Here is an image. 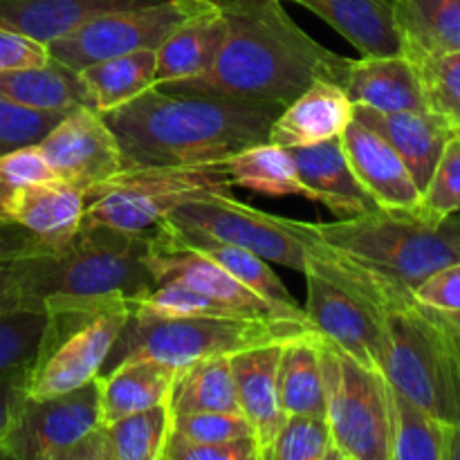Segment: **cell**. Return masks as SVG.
Instances as JSON below:
<instances>
[{
  "instance_id": "8992f818",
  "label": "cell",
  "mask_w": 460,
  "mask_h": 460,
  "mask_svg": "<svg viewBox=\"0 0 460 460\" xmlns=\"http://www.w3.org/2000/svg\"><path fill=\"white\" fill-rule=\"evenodd\" d=\"M305 331L314 328L279 317H151L130 308L102 373L130 359H153L178 371L202 359L279 344Z\"/></svg>"
},
{
  "instance_id": "4316f807",
  "label": "cell",
  "mask_w": 460,
  "mask_h": 460,
  "mask_svg": "<svg viewBox=\"0 0 460 460\" xmlns=\"http://www.w3.org/2000/svg\"><path fill=\"white\" fill-rule=\"evenodd\" d=\"M279 400L286 416L326 418V376L317 331H305L281 344Z\"/></svg>"
},
{
  "instance_id": "d590c367",
  "label": "cell",
  "mask_w": 460,
  "mask_h": 460,
  "mask_svg": "<svg viewBox=\"0 0 460 460\" xmlns=\"http://www.w3.org/2000/svg\"><path fill=\"white\" fill-rule=\"evenodd\" d=\"M427 108L460 133V49L413 61Z\"/></svg>"
},
{
  "instance_id": "9c48e42d",
  "label": "cell",
  "mask_w": 460,
  "mask_h": 460,
  "mask_svg": "<svg viewBox=\"0 0 460 460\" xmlns=\"http://www.w3.org/2000/svg\"><path fill=\"white\" fill-rule=\"evenodd\" d=\"M234 189L223 162L198 166H135L84 191L81 227L146 234L178 207Z\"/></svg>"
},
{
  "instance_id": "f546056e",
  "label": "cell",
  "mask_w": 460,
  "mask_h": 460,
  "mask_svg": "<svg viewBox=\"0 0 460 460\" xmlns=\"http://www.w3.org/2000/svg\"><path fill=\"white\" fill-rule=\"evenodd\" d=\"M157 49H137L90 63L79 70L85 106L97 112H111L139 94L155 88Z\"/></svg>"
},
{
  "instance_id": "d6986e66",
  "label": "cell",
  "mask_w": 460,
  "mask_h": 460,
  "mask_svg": "<svg viewBox=\"0 0 460 460\" xmlns=\"http://www.w3.org/2000/svg\"><path fill=\"white\" fill-rule=\"evenodd\" d=\"M290 153L301 182L308 187L310 200L332 211L337 220L377 209L376 202L359 187L346 160L341 137L310 144V146H290Z\"/></svg>"
},
{
  "instance_id": "60d3db41",
  "label": "cell",
  "mask_w": 460,
  "mask_h": 460,
  "mask_svg": "<svg viewBox=\"0 0 460 460\" xmlns=\"http://www.w3.org/2000/svg\"><path fill=\"white\" fill-rule=\"evenodd\" d=\"M61 115L63 112L31 111L0 99V155L13 148L39 144Z\"/></svg>"
},
{
  "instance_id": "83f0119b",
  "label": "cell",
  "mask_w": 460,
  "mask_h": 460,
  "mask_svg": "<svg viewBox=\"0 0 460 460\" xmlns=\"http://www.w3.org/2000/svg\"><path fill=\"white\" fill-rule=\"evenodd\" d=\"M394 21L411 61L460 49V0H394Z\"/></svg>"
},
{
  "instance_id": "277c9868",
  "label": "cell",
  "mask_w": 460,
  "mask_h": 460,
  "mask_svg": "<svg viewBox=\"0 0 460 460\" xmlns=\"http://www.w3.org/2000/svg\"><path fill=\"white\" fill-rule=\"evenodd\" d=\"M373 274L385 319V346L377 368L407 398L440 420L456 425L460 422V353L452 337L427 305L418 304L411 290L382 274Z\"/></svg>"
},
{
  "instance_id": "4dcf8cb0",
  "label": "cell",
  "mask_w": 460,
  "mask_h": 460,
  "mask_svg": "<svg viewBox=\"0 0 460 460\" xmlns=\"http://www.w3.org/2000/svg\"><path fill=\"white\" fill-rule=\"evenodd\" d=\"M223 166L234 187L268 198L310 200V191L296 173L290 148L281 146V144L268 142V139L252 144L223 160Z\"/></svg>"
},
{
  "instance_id": "ac0fdd59",
  "label": "cell",
  "mask_w": 460,
  "mask_h": 460,
  "mask_svg": "<svg viewBox=\"0 0 460 460\" xmlns=\"http://www.w3.org/2000/svg\"><path fill=\"white\" fill-rule=\"evenodd\" d=\"M353 121V102L335 81L319 79L283 106L272 121L268 142L281 146H310L341 137Z\"/></svg>"
},
{
  "instance_id": "7dc6e473",
  "label": "cell",
  "mask_w": 460,
  "mask_h": 460,
  "mask_svg": "<svg viewBox=\"0 0 460 460\" xmlns=\"http://www.w3.org/2000/svg\"><path fill=\"white\" fill-rule=\"evenodd\" d=\"M18 259L0 263V313L25 308L21 290V274H18Z\"/></svg>"
},
{
  "instance_id": "74e56055",
  "label": "cell",
  "mask_w": 460,
  "mask_h": 460,
  "mask_svg": "<svg viewBox=\"0 0 460 460\" xmlns=\"http://www.w3.org/2000/svg\"><path fill=\"white\" fill-rule=\"evenodd\" d=\"M45 310L18 308L0 313V376L27 368L45 328Z\"/></svg>"
},
{
  "instance_id": "b9f144b4",
  "label": "cell",
  "mask_w": 460,
  "mask_h": 460,
  "mask_svg": "<svg viewBox=\"0 0 460 460\" xmlns=\"http://www.w3.org/2000/svg\"><path fill=\"white\" fill-rule=\"evenodd\" d=\"M162 460H259V447L250 436L225 443H184L169 438Z\"/></svg>"
},
{
  "instance_id": "f35d334b",
  "label": "cell",
  "mask_w": 460,
  "mask_h": 460,
  "mask_svg": "<svg viewBox=\"0 0 460 460\" xmlns=\"http://www.w3.org/2000/svg\"><path fill=\"white\" fill-rule=\"evenodd\" d=\"M247 436L254 438V431L243 413L198 411L171 416L169 438L184 440V443H225Z\"/></svg>"
},
{
  "instance_id": "484cf974",
  "label": "cell",
  "mask_w": 460,
  "mask_h": 460,
  "mask_svg": "<svg viewBox=\"0 0 460 460\" xmlns=\"http://www.w3.org/2000/svg\"><path fill=\"white\" fill-rule=\"evenodd\" d=\"M153 0H0V27L49 45L99 13Z\"/></svg>"
},
{
  "instance_id": "4fadbf2b",
  "label": "cell",
  "mask_w": 460,
  "mask_h": 460,
  "mask_svg": "<svg viewBox=\"0 0 460 460\" xmlns=\"http://www.w3.org/2000/svg\"><path fill=\"white\" fill-rule=\"evenodd\" d=\"M99 425L97 377L52 398L22 395L0 443V454L9 460H67Z\"/></svg>"
},
{
  "instance_id": "2e32d148",
  "label": "cell",
  "mask_w": 460,
  "mask_h": 460,
  "mask_svg": "<svg viewBox=\"0 0 460 460\" xmlns=\"http://www.w3.org/2000/svg\"><path fill=\"white\" fill-rule=\"evenodd\" d=\"M281 344H263L241 350L229 358L236 382L241 413L254 431L259 460L265 458L274 436L283 425L281 400H279V355Z\"/></svg>"
},
{
  "instance_id": "ba28073f",
  "label": "cell",
  "mask_w": 460,
  "mask_h": 460,
  "mask_svg": "<svg viewBox=\"0 0 460 460\" xmlns=\"http://www.w3.org/2000/svg\"><path fill=\"white\" fill-rule=\"evenodd\" d=\"M133 301L93 299L45 305V328L25 371V395L52 398L67 394L102 373Z\"/></svg>"
},
{
  "instance_id": "7a4b0ae2",
  "label": "cell",
  "mask_w": 460,
  "mask_h": 460,
  "mask_svg": "<svg viewBox=\"0 0 460 460\" xmlns=\"http://www.w3.org/2000/svg\"><path fill=\"white\" fill-rule=\"evenodd\" d=\"M281 103L151 88L103 112L115 133L124 169L218 164L268 139Z\"/></svg>"
},
{
  "instance_id": "7c38bea8",
  "label": "cell",
  "mask_w": 460,
  "mask_h": 460,
  "mask_svg": "<svg viewBox=\"0 0 460 460\" xmlns=\"http://www.w3.org/2000/svg\"><path fill=\"white\" fill-rule=\"evenodd\" d=\"M211 4L214 0H153L112 9L52 40L48 52L57 63L79 72L103 58L157 49L175 27Z\"/></svg>"
},
{
  "instance_id": "1f68e13d",
  "label": "cell",
  "mask_w": 460,
  "mask_h": 460,
  "mask_svg": "<svg viewBox=\"0 0 460 460\" xmlns=\"http://www.w3.org/2000/svg\"><path fill=\"white\" fill-rule=\"evenodd\" d=\"M0 99L31 111L66 112L85 103L79 72L52 58L45 66L0 70Z\"/></svg>"
},
{
  "instance_id": "8d00e7d4",
  "label": "cell",
  "mask_w": 460,
  "mask_h": 460,
  "mask_svg": "<svg viewBox=\"0 0 460 460\" xmlns=\"http://www.w3.org/2000/svg\"><path fill=\"white\" fill-rule=\"evenodd\" d=\"M456 214H460V133L445 144L416 209V216L427 223H440Z\"/></svg>"
},
{
  "instance_id": "6da1fadb",
  "label": "cell",
  "mask_w": 460,
  "mask_h": 460,
  "mask_svg": "<svg viewBox=\"0 0 460 460\" xmlns=\"http://www.w3.org/2000/svg\"><path fill=\"white\" fill-rule=\"evenodd\" d=\"M216 3L227 22V31L214 66L202 76L162 90L223 94L286 106L319 79L341 85L350 58L305 34L283 9V0Z\"/></svg>"
},
{
  "instance_id": "ab89813d",
  "label": "cell",
  "mask_w": 460,
  "mask_h": 460,
  "mask_svg": "<svg viewBox=\"0 0 460 460\" xmlns=\"http://www.w3.org/2000/svg\"><path fill=\"white\" fill-rule=\"evenodd\" d=\"M52 175L39 144L3 153L0 155V220H7L12 200L25 184L48 180Z\"/></svg>"
},
{
  "instance_id": "8fae6325",
  "label": "cell",
  "mask_w": 460,
  "mask_h": 460,
  "mask_svg": "<svg viewBox=\"0 0 460 460\" xmlns=\"http://www.w3.org/2000/svg\"><path fill=\"white\" fill-rule=\"evenodd\" d=\"M166 223L187 234L243 247L268 263L283 265L299 274H304L310 247L322 241L317 223L265 214L236 200L232 191L187 202L178 207Z\"/></svg>"
},
{
  "instance_id": "cb8c5ba5",
  "label": "cell",
  "mask_w": 460,
  "mask_h": 460,
  "mask_svg": "<svg viewBox=\"0 0 460 460\" xmlns=\"http://www.w3.org/2000/svg\"><path fill=\"white\" fill-rule=\"evenodd\" d=\"M317 13L362 57L402 54L394 0H288Z\"/></svg>"
},
{
  "instance_id": "ee69618b",
  "label": "cell",
  "mask_w": 460,
  "mask_h": 460,
  "mask_svg": "<svg viewBox=\"0 0 460 460\" xmlns=\"http://www.w3.org/2000/svg\"><path fill=\"white\" fill-rule=\"evenodd\" d=\"M52 61L48 45L0 27V70L27 66H45Z\"/></svg>"
},
{
  "instance_id": "836d02e7",
  "label": "cell",
  "mask_w": 460,
  "mask_h": 460,
  "mask_svg": "<svg viewBox=\"0 0 460 460\" xmlns=\"http://www.w3.org/2000/svg\"><path fill=\"white\" fill-rule=\"evenodd\" d=\"M389 382V380H386ZM391 460H447L452 425L389 385Z\"/></svg>"
},
{
  "instance_id": "7402d4cb",
  "label": "cell",
  "mask_w": 460,
  "mask_h": 460,
  "mask_svg": "<svg viewBox=\"0 0 460 460\" xmlns=\"http://www.w3.org/2000/svg\"><path fill=\"white\" fill-rule=\"evenodd\" d=\"M227 22L218 3L175 27L164 43L157 48V72L155 88L182 84V81L202 76L211 66L223 45Z\"/></svg>"
},
{
  "instance_id": "d6a6232c",
  "label": "cell",
  "mask_w": 460,
  "mask_h": 460,
  "mask_svg": "<svg viewBox=\"0 0 460 460\" xmlns=\"http://www.w3.org/2000/svg\"><path fill=\"white\" fill-rule=\"evenodd\" d=\"M229 358L232 355H220L178 368L169 394L171 416L198 411L241 413Z\"/></svg>"
},
{
  "instance_id": "603a6c76",
  "label": "cell",
  "mask_w": 460,
  "mask_h": 460,
  "mask_svg": "<svg viewBox=\"0 0 460 460\" xmlns=\"http://www.w3.org/2000/svg\"><path fill=\"white\" fill-rule=\"evenodd\" d=\"M171 431L169 402L90 431L67 460H162Z\"/></svg>"
},
{
  "instance_id": "f6af8a7d",
  "label": "cell",
  "mask_w": 460,
  "mask_h": 460,
  "mask_svg": "<svg viewBox=\"0 0 460 460\" xmlns=\"http://www.w3.org/2000/svg\"><path fill=\"white\" fill-rule=\"evenodd\" d=\"M48 250L49 247L45 243H40L34 234L22 229L21 225L0 220V263L3 261L22 259V256L40 254V252Z\"/></svg>"
},
{
  "instance_id": "c3c4849f",
  "label": "cell",
  "mask_w": 460,
  "mask_h": 460,
  "mask_svg": "<svg viewBox=\"0 0 460 460\" xmlns=\"http://www.w3.org/2000/svg\"><path fill=\"white\" fill-rule=\"evenodd\" d=\"M431 314H434V317L438 319L440 326L447 331V335L452 337L454 346H456V350L460 353V310H454V313H440V310H431Z\"/></svg>"
},
{
  "instance_id": "52a82bcc",
  "label": "cell",
  "mask_w": 460,
  "mask_h": 460,
  "mask_svg": "<svg viewBox=\"0 0 460 460\" xmlns=\"http://www.w3.org/2000/svg\"><path fill=\"white\" fill-rule=\"evenodd\" d=\"M305 317L314 331L364 367L377 368L385 319L376 274L317 241L305 254Z\"/></svg>"
},
{
  "instance_id": "9a60e30c",
  "label": "cell",
  "mask_w": 460,
  "mask_h": 460,
  "mask_svg": "<svg viewBox=\"0 0 460 460\" xmlns=\"http://www.w3.org/2000/svg\"><path fill=\"white\" fill-rule=\"evenodd\" d=\"M341 146L359 187L377 209L416 214L420 189L398 151L377 130L353 117L341 133Z\"/></svg>"
},
{
  "instance_id": "44dd1931",
  "label": "cell",
  "mask_w": 460,
  "mask_h": 460,
  "mask_svg": "<svg viewBox=\"0 0 460 460\" xmlns=\"http://www.w3.org/2000/svg\"><path fill=\"white\" fill-rule=\"evenodd\" d=\"M341 88L346 90L353 106L382 112L427 108L416 66L404 54L350 58Z\"/></svg>"
},
{
  "instance_id": "3957f363",
  "label": "cell",
  "mask_w": 460,
  "mask_h": 460,
  "mask_svg": "<svg viewBox=\"0 0 460 460\" xmlns=\"http://www.w3.org/2000/svg\"><path fill=\"white\" fill-rule=\"evenodd\" d=\"M148 232L81 227L61 247L18 259L25 308L61 301H137L155 288L146 263Z\"/></svg>"
},
{
  "instance_id": "30bf717a",
  "label": "cell",
  "mask_w": 460,
  "mask_h": 460,
  "mask_svg": "<svg viewBox=\"0 0 460 460\" xmlns=\"http://www.w3.org/2000/svg\"><path fill=\"white\" fill-rule=\"evenodd\" d=\"M326 422L340 460H391L389 382L319 335Z\"/></svg>"
},
{
  "instance_id": "bcb514c9",
  "label": "cell",
  "mask_w": 460,
  "mask_h": 460,
  "mask_svg": "<svg viewBox=\"0 0 460 460\" xmlns=\"http://www.w3.org/2000/svg\"><path fill=\"white\" fill-rule=\"evenodd\" d=\"M25 371L27 368H18L7 376H0V443L7 434V427L12 422L18 402L25 395ZM0 458H3V454H0Z\"/></svg>"
},
{
  "instance_id": "e0dca14e",
  "label": "cell",
  "mask_w": 460,
  "mask_h": 460,
  "mask_svg": "<svg viewBox=\"0 0 460 460\" xmlns=\"http://www.w3.org/2000/svg\"><path fill=\"white\" fill-rule=\"evenodd\" d=\"M353 117L371 126L398 151L411 171L418 189L427 187L434 166L449 137L458 135L443 117L431 111H394L382 112L373 108L353 106Z\"/></svg>"
},
{
  "instance_id": "5b68a950",
  "label": "cell",
  "mask_w": 460,
  "mask_h": 460,
  "mask_svg": "<svg viewBox=\"0 0 460 460\" xmlns=\"http://www.w3.org/2000/svg\"><path fill=\"white\" fill-rule=\"evenodd\" d=\"M317 232L332 250L407 290L460 261V214L427 223L409 211L373 209L335 223H317Z\"/></svg>"
},
{
  "instance_id": "d4e9b609",
  "label": "cell",
  "mask_w": 460,
  "mask_h": 460,
  "mask_svg": "<svg viewBox=\"0 0 460 460\" xmlns=\"http://www.w3.org/2000/svg\"><path fill=\"white\" fill-rule=\"evenodd\" d=\"M175 373L153 359H130L97 376L102 425L169 402Z\"/></svg>"
},
{
  "instance_id": "f1b7e54d",
  "label": "cell",
  "mask_w": 460,
  "mask_h": 460,
  "mask_svg": "<svg viewBox=\"0 0 460 460\" xmlns=\"http://www.w3.org/2000/svg\"><path fill=\"white\" fill-rule=\"evenodd\" d=\"M171 229H173V234L184 243V245L202 252V254L214 259L218 265H223L236 281H241L243 286L250 288L254 295H259L261 299H263L270 308L277 310L281 317L292 319V322L310 323V319L305 317V310L296 304L292 292L283 286V281L277 277V272H274L272 265H270L268 261L252 254V252L243 250V247L211 241V238L196 236V234H187L182 232V229L173 227V225H171ZM310 326H313V323H310Z\"/></svg>"
},
{
  "instance_id": "7bdbcfd3",
  "label": "cell",
  "mask_w": 460,
  "mask_h": 460,
  "mask_svg": "<svg viewBox=\"0 0 460 460\" xmlns=\"http://www.w3.org/2000/svg\"><path fill=\"white\" fill-rule=\"evenodd\" d=\"M411 292L418 304L431 310H440V313L460 310V261L436 270Z\"/></svg>"
},
{
  "instance_id": "ffe728a7",
  "label": "cell",
  "mask_w": 460,
  "mask_h": 460,
  "mask_svg": "<svg viewBox=\"0 0 460 460\" xmlns=\"http://www.w3.org/2000/svg\"><path fill=\"white\" fill-rule=\"evenodd\" d=\"M7 220L34 234L49 250L61 247L81 229L84 191L57 175L36 180L16 193Z\"/></svg>"
},
{
  "instance_id": "5bb4252c",
  "label": "cell",
  "mask_w": 460,
  "mask_h": 460,
  "mask_svg": "<svg viewBox=\"0 0 460 460\" xmlns=\"http://www.w3.org/2000/svg\"><path fill=\"white\" fill-rule=\"evenodd\" d=\"M57 178L88 191L124 169L119 144L102 112L90 106L70 108L39 142Z\"/></svg>"
},
{
  "instance_id": "681fc988",
  "label": "cell",
  "mask_w": 460,
  "mask_h": 460,
  "mask_svg": "<svg viewBox=\"0 0 460 460\" xmlns=\"http://www.w3.org/2000/svg\"><path fill=\"white\" fill-rule=\"evenodd\" d=\"M447 460H460V422H456V425H452V436H449Z\"/></svg>"
},
{
  "instance_id": "e575fe53",
  "label": "cell",
  "mask_w": 460,
  "mask_h": 460,
  "mask_svg": "<svg viewBox=\"0 0 460 460\" xmlns=\"http://www.w3.org/2000/svg\"><path fill=\"white\" fill-rule=\"evenodd\" d=\"M263 460H340L331 427L319 416H286Z\"/></svg>"
}]
</instances>
